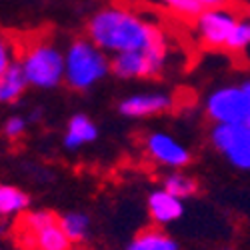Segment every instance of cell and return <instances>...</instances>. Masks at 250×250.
I'll list each match as a JSON object with an SVG mask.
<instances>
[{
	"label": "cell",
	"instance_id": "1",
	"mask_svg": "<svg viewBox=\"0 0 250 250\" xmlns=\"http://www.w3.org/2000/svg\"><path fill=\"white\" fill-rule=\"evenodd\" d=\"M86 36L108 56L168 42L154 22L118 4L98 8L86 22Z\"/></svg>",
	"mask_w": 250,
	"mask_h": 250
},
{
	"label": "cell",
	"instance_id": "2",
	"mask_svg": "<svg viewBox=\"0 0 250 250\" xmlns=\"http://www.w3.org/2000/svg\"><path fill=\"white\" fill-rule=\"evenodd\" d=\"M110 72V56L88 36L74 38L64 50V84L76 92L94 88Z\"/></svg>",
	"mask_w": 250,
	"mask_h": 250
},
{
	"label": "cell",
	"instance_id": "3",
	"mask_svg": "<svg viewBox=\"0 0 250 250\" xmlns=\"http://www.w3.org/2000/svg\"><path fill=\"white\" fill-rule=\"evenodd\" d=\"M18 64L28 84L40 90H52L64 82V52L50 40H32L20 48Z\"/></svg>",
	"mask_w": 250,
	"mask_h": 250
},
{
	"label": "cell",
	"instance_id": "4",
	"mask_svg": "<svg viewBox=\"0 0 250 250\" xmlns=\"http://www.w3.org/2000/svg\"><path fill=\"white\" fill-rule=\"evenodd\" d=\"M168 60V42H162L150 48L130 50L110 56L112 74L122 80H136V78H154L162 74Z\"/></svg>",
	"mask_w": 250,
	"mask_h": 250
},
{
	"label": "cell",
	"instance_id": "5",
	"mask_svg": "<svg viewBox=\"0 0 250 250\" xmlns=\"http://www.w3.org/2000/svg\"><path fill=\"white\" fill-rule=\"evenodd\" d=\"M204 110L214 124H244L250 118V100L240 84L220 86L206 96Z\"/></svg>",
	"mask_w": 250,
	"mask_h": 250
},
{
	"label": "cell",
	"instance_id": "6",
	"mask_svg": "<svg viewBox=\"0 0 250 250\" xmlns=\"http://www.w3.org/2000/svg\"><path fill=\"white\" fill-rule=\"evenodd\" d=\"M244 8L238 6H218V8H206L194 18V28L198 40L206 48H224L228 36H230L234 24L244 14Z\"/></svg>",
	"mask_w": 250,
	"mask_h": 250
},
{
	"label": "cell",
	"instance_id": "7",
	"mask_svg": "<svg viewBox=\"0 0 250 250\" xmlns=\"http://www.w3.org/2000/svg\"><path fill=\"white\" fill-rule=\"evenodd\" d=\"M212 146L240 170H250V130L246 124H214Z\"/></svg>",
	"mask_w": 250,
	"mask_h": 250
},
{
	"label": "cell",
	"instance_id": "8",
	"mask_svg": "<svg viewBox=\"0 0 250 250\" xmlns=\"http://www.w3.org/2000/svg\"><path fill=\"white\" fill-rule=\"evenodd\" d=\"M20 226L36 250H70V238L62 230L60 218L52 212H28Z\"/></svg>",
	"mask_w": 250,
	"mask_h": 250
},
{
	"label": "cell",
	"instance_id": "9",
	"mask_svg": "<svg viewBox=\"0 0 250 250\" xmlns=\"http://www.w3.org/2000/svg\"><path fill=\"white\" fill-rule=\"evenodd\" d=\"M144 150L146 154L160 166L172 170H180L184 166H188L192 160L190 150L184 144L174 138L168 132H150L144 138Z\"/></svg>",
	"mask_w": 250,
	"mask_h": 250
},
{
	"label": "cell",
	"instance_id": "10",
	"mask_svg": "<svg viewBox=\"0 0 250 250\" xmlns=\"http://www.w3.org/2000/svg\"><path fill=\"white\" fill-rule=\"evenodd\" d=\"M174 108V96L162 90L134 92L118 102V112L126 118H150Z\"/></svg>",
	"mask_w": 250,
	"mask_h": 250
},
{
	"label": "cell",
	"instance_id": "11",
	"mask_svg": "<svg viewBox=\"0 0 250 250\" xmlns=\"http://www.w3.org/2000/svg\"><path fill=\"white\" fill-rule=\"evenodd\" d=\"M148 212L154 222L170 224V222H176L184 214V202L178 196L160 188V190L150 192L148 196Z\"/></svg>",
	"mask_w": 250,
	"mask_h": 250
},
{
	"label": "cell",
	"instance_id": "12",
	"mask_svg": "<svg viewBox=\"0 0 250 250\" xmlns=\"http://www.w3.org/2000/svg\"><path fill=\"white\" fill-rule=\"evenodd\" d=\"M96 138H98V126L94 124V120L86 114L78 112L70 116L62 142H64V146L68 150H78L82 146H86V144H92Z\"/></svg>",
	"mask_w": 250,
	"mask_h": 250
},
{
	"label": "cell",
	"instance_id": "13",
	"mask_svg": "<svg viewBox=\"0 0 250 250\" xmlns=\"http://www.w3.org/2000/svg\"><path fill=\"white\" fill-rule=\"evenodd\" d=\"M28 86L30 84L26 80V74L16 62V64H12L2 76H0V104H14L26 92Z\"/></svg>",
	"mask_w": 250,
	"mask_h": 250
},
{
	"label": "cell",
	"instance_id": "14",
	"mask_svg": "<svg viewBox=\"0 0 250 250\" xmlns=\"http://www.w3.org/2000/svg\"><path fill=\"white\" fill-rule=\"evenodd\" d=\"M28 204H30V198L24 190L10 184H0V218L24 212Z\"/></svg>",
	"mask_w": 250,
	"mask_h": 250
},
{
	"label": "cell",
	"instance_id": "15",
	"mask_svg": "<svg viewBox=\"0 0 250 250\" xmlns=\"http://www.w3.org/2000/svg\"><path fill=\"white\" fill-rule=\"evenodd\" d=\"M126 250H180L178 244L162 230H156V228H148V230L140 232Z\"/></svg>",
	"mask_w": 250,
	"mask_h": 250
},
{
	"label": "cell",
	"instance_id": "16",
	"mask_svg": "<svg viewBox=\"0 0 250 250\" xmlns=\"http://www.w3.org/2000/svg\"><path fill=\"white\" fill-rule=\"evenodd\" d=\"M248 48H250V16H248V12H244L240 16V20L234 24L230 36H228L224 50L234 56H242Z\"/></svg>",
	"mask_w": 250,
	"mask_h": 250
},
{
	"label": "cell",
	"instance_id": "17",
	"mask_svg": "<svg viewBox=\"0 0 250 250\" xmlns=\"http://www.w3.org/2000/svg\"><path fill=\"white\" fill-rule=\"evenodd\" d=\"M162 188L166 192L178 196L180 200H184V198H190V196H194L198 192V182L192 176L176 170V172H172V174H168V176L164 178Z\"/></svg>",
	"mask_w": 250,
	"mask_h": 250
},
{
	"label": "cell",
	"instance_id": "18",
	"mask_svg": "<svg viewBox=\"0 0 250 250\" xmlns=\"http://www.w3.org/2000/svg\"><path fill=\"white\" fill-rule=\"evenodd\" d=\"M62 230L66 232L70 242H82L88 236V228H90V218L82 212H68L60 218Z\"/></svg>",
	"mask_w": 250,
	"mask_h": 250
},
{
	"label": "cell",
	"instance_id": "19",
	"mask_svg": "<svg viewBox=\"0 0 250 250\" xmlns=\"http://www.w3.org/2000/svg\"><path fill=\"white\" fill-rule=\"evenodd\" d=\"M18 56H20V48L16 44V40L8 32L0 30V76H2L12 64H16Z\"/></svg>",
	"mask_w": 250,
	"mask_h": 250
},
{
	"label": "cell",
	"instance_id": "20",
	"mask_svg": "<svg viewBox=\"0 0 250 250\" xmlns=\"http://www.w3.org/2000/svg\"><path fill=\"white\" fill-rule=\"evenodd\" d=\"M160 2L168 10H172L176 14H182L186 18H196L202 12V8L194 2V0H160Z\"/></svg>",
	"mask_w": 250,
	"mask_h": 250
},
{
	"label": "cell",
	"instance_id": "21",
	"mask_svg": "<svg viewBox=\"0 0 250 250\" xmlns=\"http://www.w3.org/2000/svg\"><path fill=\"white\" fill-rule=\"evenodd\" d=\"M28 118L26 116H10V118H6V122H4V126H2V132H4V136L6 138H10V140H16V138H20L24 132H26V128H28Z\"/></svg>",
	"mask_w": 250,
	"mask_h": 250
},
{
	"label": "cell",
	"instance_id": "22",
	"mask_svg": "<svg viewBox=\"0 0 250 250\" xmlns=\"http://www.w3.org/2000/svg\"><path fill=\"white\" fill-rule=\"evenodd\" d=\"M194 2L206 10V8H218V6H226V4H230V0H194Z\"/></svg>",
	"mask_w": 250,
	"mask_h": 250
},
{
	"label": "cell",
	"instance_id": "23",
	"mask_svg": "<svg viewBox=\"0 0 250 250\" xmlns=\"http://www.w3.org/2000/svg\"><path fill=\"white\" fill-rule=\"evenodd\" d=\"M240 86H242V90L246 92V96H248V100H250V78H246Z\"/></svg>",
	"mask_w": 250,
	"mask_h": 250
},
{
	"label": "cell",
	"instance_id": "24",
	"mask_svg": "<svg viewBox=\"0 0 250 250\" xmlns=\"http://www.w3.org/2000/svg\"><path fill=\"white\" fill-rule=\"evenodd\" d=\"M244 124H246V126H248V130H250V118H248V120H246Z\"/></svg>",
	"mask_w": 250,
	"mask_h": 250
},
{
	"label": "cell",
	"instance_id": "25",
	"mask_svg": "<svg viewBox=\"0 0 250 250\" xmlns=\"http://www.w3.org/2000/svg\"><path fill=\"white\" fill-rule=\"evenodd\" d=\"M248 16H250V8H248Z\"/></svg>",
	"mask_w": 250,
	"mask_h": 250
}]
</instances>
